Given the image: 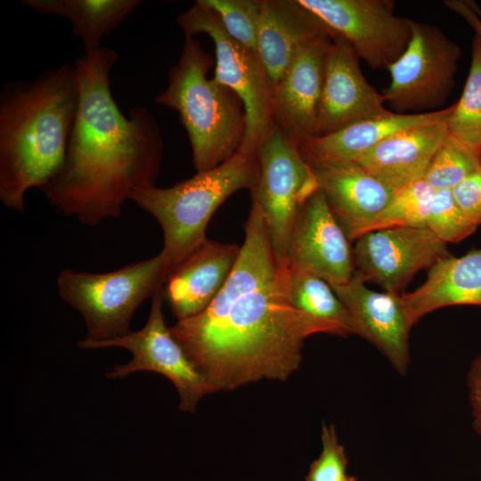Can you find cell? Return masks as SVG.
Masks as SVG:
<instances>
[{
    "mask_svg": "<svg viewBox=\"0 0 481 481\" xmlns=\"http://www.w3.org/2000/svg\"><path fill=\"white\" fill-rule=\"evenodd\" d=\"M444 4L448 9L463 18L475 31L476 36L481 39V12L473 2L448 0Z\"/></svg>",
    "mask_w": 481,
    "mask_h": 481,
    "instance_id": "cell-33",
    "label": "cell"
},
{
    "mask_svg": "<svg viewBox=\"0 0 481 481\" xmlns=\"http://www.w3.org/2000/svg\"><path fill=\"white\" fill-rule=\"evenodd\" d=\"M220 20L226 33L257 53L262 0H202Z\"/></svg>",
    "mask_w": 481,
    "mask_h": 481,
    "instance_id": "cell-28",
    "label": "cell"
},
{
    "mask_svg": "<svg viewBox=\"0 0 481 481\" xmlns=\"http://www.w3.org/2000/svg\"><path fill=\"white\" fill-rule=\"evenodd\" d=\"M479 169L481 155L448 134L431 160L424 179L436 191L452 190Z\"/></svg>",
    "mask_w": 481,
    "mask_h": 481,
    "instance_id": "cell-27",
    "label": "cell"
},
{
    "mask_svg": "<svg viewBox=\"0 0 481 481\" xmlns=\"http://www.w3.org/2000/svg\"><path fill=\"white\" fill-rule=\"evenodd\" d=\"M163 288L152 296L148 321L141 330L89 345L85 349L117 346L128 350L133 358L126 364L115 366L108 373L109 378H124L142 371L159 373L176 387L180 410L193 412L199 401L214 390L166 325Z\"/></svg>",
    "mask_w": 481,
    "mask_h": 481,
    "instance_id": "cell-11",
    "label": "cell"
},
{
    "mask_svg": "<svg viewBox=\"0 0 481 481\" xmlns=\"http://www.w3.org/2000/svg\"><path fill=\"white\" fill-rule=\"evenodd\" d=\"M79 102L74 65L48 68L30 82L0 90V200L25 209L31 188L44 187L61 167Z\"/></svg>",
    "mask_w": 481,
    "mask_h": 481,
    "instance_id": "cell-3",
    "label": "cell"
},
{
    "mask_svg": "<svg viewBox=\"0 0 481 481\" xmlns=\"http://www.w3.org/2000/svg\"><path fill=\"white\" fill-rule=\"evenodd\" d=\"M258 171L257 152L239 150L216 167L197 172L171 187L144 184L132 191L129 200L152 216L162 229L161 252L169 273L208 239L206 229L217 208L234 192L254 188Z\"/></svg>",
    "mask_w": 481,
    "mask_h": 481,
    "instance_id": "cell-5",
    "label": "cell"
},
{
    "mask_svg": "<svg viewBox=\"0 0 481 481\" xmlns=\"http://www.w3.org/2000/svg\"><path fill=\"white\" fill-rule=\"evenodd\" d=\"M330 31L309 41L298 53L273 89V120L298 145L315 137Z\"/></svg>",
    "mask_w": 481,
    "mask_h": 481,
    "instance_id": "cell-16",
    "label": "cell"
},
{
    "mask_svg": "<svg viewBox=\"0 0 481 481\" xmlns=\"http://www.w3.org/2000/svg\"><path fill=\"white\" fill-rule=\"evenodd\" d=\"M428 227L444 243H457L471 235L478 227L456 202L452 190L436 192Z\"/></svg>",
    "mask_w": 481,
    "mask_h": 481,
    "instance_id": "cell-29",
    "label": "cell"
},
{
    "mask_svg": "<svg viewBox=\"0 0 481 481\" xmlns=\"http://www.w3.org/2000/svg\"><path fill=\"white\" fill-rule=\"evenodd\" d=\"M447 119L390 135L354 162L396 192L424 178L448 135Z\"/></svg>",
    "mask_w": 481,
    "mask_h": 481,
    "instance_id": "cell-19",
    "label": "cell"
},
{
    "mask_svg": "<svg viewBox=\"0 0 481 481\" xmlns=\"http://www.w3.org/2000/svg\"><path fill=\"white\" fill-rule=\"evenodd\" d=\"M344 481H357L356 478L355 477H352V476H347Z\"/></svg>",
    "mask_w": 481,
    "mask_h": 481,
    "instance_id": "cell-34",
    "label": "cell"
},
{
    "mask_svg": "<svg viewBox=\"0 0 481 481\" xmlns=\"http://www.w3.org/2000/svg\"><path fill=\"white\" fill-rule=\"evenodd\" d=\"M471 46L469 75L461 98L452 104L447 129L449 135L481 155V39L475 36Z\"/></svg>",
    "mask_w": 481,
    "mask_h": 481,
    "instance_id": "cell-25",
    "label": "cell"
},
{
    "mask_svg": "<svg viewBox=\"0 0 481 481\" xmlns=\"http://www.w3.org/2000/svg\"><path fill=\"white\" fill-rule=\"evenodd\" d=\"M402 298L412 325L442 307L481 306V247L459 257L439 259L428 269L424 283Z\"/></svg>",
    "mask_w": 481,
    "mask_h": 481,
    "instance_id": "cell-22",
    "label": "cell"
},
{
    "mask_svg": "<svg viewBox=\"0 0 481 481\" xmlns=\"http://www.w3.org/2000/svg\"><path fill=\"white\" fill-rule=\"evenodd\" d=\"M176 22L184 36L203 33L214 42L213 79L235 93L245 108L247 126L240 150L257 152L274 124L273 86L258 54L232 39L202 0L179 14Z\"/></svg>",
    "mask_w": 481,
    "mask_h": 481,
    "instance_id": "cell-7",
    "label": "cell"
},
{
    "mask_svg": "<svg viewBox=\"0 0 481 481\" xmlns=\"http://www.w3.org/2000/svg\"><path fill=\"white\" fill-rule=\"evenodd\" d=\"M327 31L298 0H262L257 54L273 89L302 47Z\"/></svg>",
    "mask_w": 481,
    "mask_h": 481,
    "instance_id": "cell-20",
    "label": "cell"
},
{
    "mask_svg": "<svg viewBox=\"0 0 481 481\" xmlns=\"http://www.w3.org/2000/svg\"><path fill=\"white\" fill-rule=\"evenodd\" d=\"M451 255L446 243L428 227H394L372 231L355 240V273L363 281L400 293L413 276Z\"/></svg>",
    "mask_w": 481,
    "mask_h": 481,
    "instance_id": "cell-12",
    "label": "cell"
},
{
    "mask_svg": "<svg viewBox=\"0 0 481 481\" xmlns=\"http://www.w3.org/2000/svg\"><path fill=\"white\" fill-rule=\"evenodd\" d=\"M436 192L424 178L397 191L365 233L394 227H426Z\"/></svg>",
    "mask_w": 481,
    "mask_h": 481,
    "instance_id": "cell-26",
    "label": "cell"
},
{
    "mask_svg": "<svg viewBox=\"0 0 481 481\" xmlns=\"http://www.w3.org/2000/svg\"><path fill=\"white\" fill-rule=\"evenodd\" d=\"M359 60L346 39L333 35L326 58L315 137L389 111L385 108L383 94L362 73Z\"/></svg>",
    "mask_w": 481,
    "mask_h": 481,
    "instance_id": "cell-14",
    "label": "cell"
},
{
    "mask_svg": "<svg viewBox=\"0 0 481 481\" xmlns=\"http://www.w3.org/2000/svg\"><path fill=\"white\" fill-rule=\"evenodd\" d=\"M355 272L345 284L331 286L348 311L353 334L374 345L396 371L405 374L410 363L409 335L412 328L400 293L369 289Z\"/></svg>",
    "mask_w": 481,
    "mask_h": 481,
    "instance_id": "cell-15",
    "label": "cell"
},
{
    "mask_svg": "<svg viewBox=\"0 0 481 481\" xmlns=\"http://www.w3.org/2000/svg\"><path fill=\"white\" fill-rule=\"evenodd\" d=\"M215 60L194 37L184 36L181 55L169 68L167 86L155 98L175 110L188 135L197 172L209 170L240 148L247 126L241 100L208 78Z\"/></svg>",
    "mask_w": 481,
    "mask_h": 481,
    "instance_id": "cell-4",
    "label": "cell"
},
{
    "mask_svg": "<svg viewBox=\"0 0 481 481\" xmlns=\"http://www.w3.org/2000/svg\"><path fill=\"white\" fill-rule=\"evenodd\" d=\"M168 274L169 265L161 251L108 273L62 269L57 279L60 297L80 313L87 329L79 347L85 349L130 332L134 313L164 287Z\"/></svg>",
    "mask_w": 481,
    "mask_h": 481,
    "instance_id": "cell-6",
    "label": "cell"
},
{
    "mask_svg": "<svg viewBox=\"0 0 481 481\" xmlns=\"http://www.w3.org/2000/svg\"><path fill=\"white\" fill-rule=\"evenodd\" d=\"M322 452L310 465L306 481H344L347 458L333 425L322 428Z\"/></svg>",
    "mask_w": 481,
    "mask_h": 481,
    "instance_id": "cell-30",
    "label": "cell"
},
{
    "mask_svg": "<svg viewBox=\"0 0 481 481\" xmlns=\"http://www.w3.org/2000/svg\"><path fill=\"white\" fill-rule=\"evenodd\" d=\"M262 213L252 202L236 265L222 290L200 314L169 327L214 392L263 379L285 380L302 360L304 341L333 325L296 309Z\"/></svg>",
    "mask_w": 481,
    "mask_h": 481,
    "instance_id": "cell-1",
    "label": "cell"
},
{
    "mask_svg": "<svg viewBox=\"0 0 481 481\" xmlns=\"http://www.w3.org/2000/svg\"><path fill=\"white\" fill-rule=\"evenodd\" d=\"M115 50L102 46L75 61L79 102L65 159L40 190L54 210L94 226L118 217L132 191L155 184L164 144L155 116L143 105L125 116L112 93Z\"/></svg>",
    "mask_w": 481,
    "mask_h": 481,
    "instance_id": "cell-2",
    "label": "cell"
},
{
    "mask_svg": "<svg viewBox=\"0 0 481 481\" xmlns=\"http://www.w3.org/2000/svg\"><path fill=\"white\" fill-rule=\"evenodd\" d=\"M452 105L440 110L401 114L388 112L354 122L332 134L298 145L309 164L355 161L390 135L412 127L446 120Z\"/></svg>",
    "mask_w": 481,
    "mask_h": 481,
    "instance_id": "cell-21",
    "label": "cell"
},
{
    "mask_svg": "<svg viewBox=\"0 0 481 481\" xmlns=\"http://www.w3.org/2000/svg\"><path fill=\"white\" fill-rule=\"evenodd\" d=\"M240 246L207 239L174 268L163 288L177 320L205 310L228 281L238 260Z\"/></svg>",
    "mask_w": 481,
    "mask_h": 481,
    "instance_id": "cell-18",
    "label": "cell"
},
{
    "mask_svg": "<svg viewBox=\"0 0 481 481\" xmlns=\"http://www.w3.org/2000/svg\"><path fill=\"white\" fill-rule=\"evenodd\" d=\"M461 52L438 28L412 22V38L388 68L390 82L382 94L393 112H429L446 101L454 86Z\"/></svg>",
    "mask_w": 481,
    "mask_h": 481,
    "instance_id": "cell-9",
    "label": "cell"
},
{
    "mask_svg": "<svg viewBox=\"0 0 481 481\" xmlns=\"http://www.w3.org/2000/svg\"><path fill=\"white\" fill-rule=\"evenodd\" d=\"M285 284L289 298L296 309L335 326L341 336L353 334L347 309L323 279L308 271L287 265Z\"/></svg>",
    "mask_w": 481,
    "mask_h": 481,
    "instance_id": "cell-24",
    "label": "cell"
},
{
    "mask_svg": "<svg viewBox=\"0 0 481 481\" xmlns=\"http://www.w3.org/2000/svg\"><path fill=\"white\" fill-rule=\"evenodd\" d=\"M480 436H481V434H480Z\"/></svg>",
    "mask_w": 481,
    "mask_h": 481,
    "instance_id": "cell-35",
    "label": "cell"
},
{
    "mask_svg": "<svg viewBox=\"0 0 481 481\" xmlns=\"http://www.w3.org/2000/svg\"><path fill=\"white\" fill-rule=\"evenodd\" d=\"M41 15L67 19L85 53L100 49L102 39L117 29L142 4L140 0H22Z\"/></svg>",
    "mask_w": 481,
    "mask_h": 481,
    "instance_id": "cell-23",
    "label": "cell"
},
{
    "mask_svg": "<svg viewBox=\"0 0 481 481\" xmlns=\"http://www.w3.org/2000/svg\"><path fill=\"white\" fill-rule=\"evenodd\" d=\"M452 192L467 216L479 226L481 224V169L462 180L452 190Z\"/></svg>",
    "mask_w": 481,
    "mask_h": 481,
    "instance_id": "cell-31",
    "label": "cell"
},
{
    "mask_svg": "<svg viewBox=\"0 0 481 481\" xmlns=\"http://www.w3.org/2000/svg\"><path fill=\"white\" fill-rule=\"evenodd\" d=\"M350 241L318 189L296 217L287 265L313 273L330 286L345 284L355 271Z\"/></svg>",
    "mask_w": 481,
    "mask_h": 481,
    "instance_id": "cell-13",
    "label": "cell"
},
{
    "mask_svg": "<svg viewBox=\"0 0 481 481\" xmlns=\"http://www.w3.org/2000/svg\"><path fill=\"white\" fill-rule=\"evenodd\" d=\"M257 155L259 171L250 191L252 202L262 213L278 263L286 266L296 217L319 189L318 182L298 144L275 122Z\"/></svg>",
    "mask_w": 481,
    "mask_h": 481,
    "instance_id": "cell-8",
    "label": "cell"
},
{
    "mask_svg": "<svg viewBox=\"0 0 481 481\" xmlns=\"http://www.w3.org/2000/svg\"><path fill=\"white\" fill-rule=\"evenodd\" d=\"M469 404L472 411L473 427L481 434V354L472 362L468 373Z\"/></svg>",
    "mask_w": 481,
    "mask_h": 481,
    "instance_id": "cell-32",
    "label": "cell"
},
{
    "mask_svg": "<svg viewBox=\"0 0 481 481\" xmlns=\"http://www.w3.org/2000/svg\"><path fill=\"white\" fill-rule=\"evenodd\" d=\"M334 35L346 39L374 69H386L405 51L411 19L394 12L390 0H298Z\"/></svg>",
    "mask_w": 481,
    "mask_h": 481,
    "instance_id": "cell-10",
    "label": "cell"
},
{
    "mask_svg": "<svg viewBox=\"0 0 481 481\" xmlns=\"http://www.w3.org/2000/svg\"><path fill=\"white\" fill-rule=\"evenodd\" d=\"M309 165L331 212L350 240L366 232L395 194L356 162Z\"/></svg>",
    "mask_w": 481,
    "mask_h": 481,
    "instance_id": "cell-17",
    "label": "cell"
}]
</instances>
